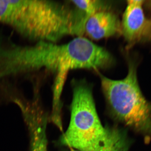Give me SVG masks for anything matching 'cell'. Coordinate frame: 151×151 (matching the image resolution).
<instances>
[{
  "label": "cell",
  "instance_id": "12",
  "mask_svg": "<svg viewBox=\"0 0 151 151\" xmlns=\"http://www.w3.org/2000/svg\"><path fill=\"white\" fill-rule=\"evenodd\" d=\"M46 66H47V60H46Z\"/></svg>",
  "mask_w": 151,
  "mask_h": 151
},
{
  "label": "cell",
  "instance_id": "2",
  "mask_svg": "<svg viewBox=\"0 0 151 151\" xmlns=\"http://www.w3.org/2000/svg\"><path fill=\"white\" fill-rule=\"evenodd\" d=\"M47 71L54 76L50 119L56 127L62 125L61 97L69 71L83 68L97 72L111 67L115 62L108 50L83 37H77L63 44L47 42Z\"/></svg>",
  "mask_w": 151,
  "mask_h": 151
},
{
  "label": "cell",
  "instance_id": "10",
  "mask_svg": "<svg viewBox=\"0 0 151 151\" xmlns=\"http://www.w3.org/2000/svg\"><path fill=\"white\" fill-rule=\"evenodd\" d=\"M148 35L151 36V22L150 23V30H149Z\"/></svg>",
  "mask_w": 151,
  "mask_h": 151
},
{
  "label": "cell",
  "instance_id": "8",
  "mask_svg": "<svg viewBox=\"0 0 151 151\" xmlns=\"http://www.w3.org/2000/svg\"><path fill=\"white\" fill-rule=\"evenodd\" d=\"M106 128L105 139L94 151H129L130 142L126 132L116 127Z\"/></svg>",
  "mask_w": 151,
  "mask_h": 151
},
{
  "label": "cell",
  "instance_id": "5",
  "mask_svg": "<svg viewBox=\"0 0 151 151\" xmlns=\"http://www.w3.org/2000/svg\"><path fill=\"white\" fill-rule=\"evenodd\" d=\"M143 3L142 0L127 1V7L121 22V34L128 47L148 35L151 22L145 17L142 8Z\"/></svg>",
  "mask_w": 151,
  "mask_h": 151
},
{
  "label": "cell",
  "instance_id": "9",
  "mask_svg": "<svg viewBox=\"0 0 151 151\" xmlns=\"http://www.w3.org/2000/svg\"><path fill=\"white\" fill-rule=\"evenodd\" d=\"M70 1L85 25L88 19L95 13L102 10L111 9V4L105 1L80 0Z\"/></svg>",
  "mask_w": 151,
  "mask_h": 151
},
{
  "label": "cell",
  "instance_id": "1",
  "mask_svg": "<svg viewBox=\"0 0 151 151\" xmlns=\"http://www.w3.org/2000/svg\"><path fill=\"white\" fill-rule=\"evenodd\" d=\"M70 4L45 0L0 1V23L35 43H56L66 36H75V13Z\"/></svg>",
  "mask_w": 151,
  "mask_h": 151
},
{
  "label": "cell",
  "instance_id": "7",
  "mask_svg": "<svg viewBox=\"0 0 151 151\" xmlns=\"http://www.w3.org/2000/svg\"><path fill=\"white\" fill-rule=\"evenodd\" d=\"M47 123L45 119L37 117L31 118L26 122L29 135L30 151H47Z\"/></svg>",
  "mask_w": 151,
  "mask_h": 151
},
{
  "label": "cell",
  "instance_id": "4",
  "mask_svg": "<svg viewBox=\"0 0 151 151\" xmlns=\"http://www.w3.org/2000/svg\"><path fill=\"white\" fill-rule=\"evenodd\" d=\"M70 123L60 138L62 145L79 151H94L105 139L107 128L98 116L91 84L73 79Z\"/></svg>",
  "mask_w": 151,
  "mask_h": 151
},
{
  "label": "cell",
  "instance_id": "3",
  "mask_svg": "<svg viewBox=\"0 0 151 151\" xmlns=\"http://www.w3.org/2000/svg\"><path fill=\"white\" fill-rule=\"evenodd\" d=\"M101 88L111 113L126 127L151 141V103L141 91L137 76V65L129 63L127 76L114 80L97 72Z\"/></svg>",
  "mask_w": 151,
  "mask_h": 151
},
{
  "label": "cell",
  "instance_id": "6",
  "mask_svg": "<svg viewBox=\"0 0 151 151\" xmlns=\"http://www.w3.org/2000/svg\"><path fill=\"white\" fill-rule=\"evenodd\" d=\"M84 34L95 40L121 34V21L117 14L111 9L98 11L87 20Z\"/></svg>",
  "mask_w": 151,
  "mask_h": 151
},
{
  "label": "cell",
  "instance_id": "11",
  "mask_svg": "<svg viewBox=\"0 0 151 151\" xmlns=\"http://www.w3.org/2000/svg\"><path fill=\"white\" fill-rule=\"evenodd\" d=\"M70 151H79L77 150H75V149L71 148V150H70Z\"/></svg>",
  "mask_w": 151,
  "mask_h": 151
}]
</instances>
